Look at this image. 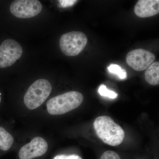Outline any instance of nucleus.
I'll list each match as a JSON object with an SVG mask.
<instances>
[{"mask_svg":"<svg viewBox=\"0 0 159 159\" xmlns=\"http://www.w3.org/2000/svg\"><path fill=\"white\" fill-rule=\"evenodd\" d=\"M93 126L99 139L107 145L112 146L120 145L125 138V132L108 116L97 117Z\"/></svg>","mask_w":159,"mask_h":159,"instance_id":"1","label":"nucleus"},{"mask_svg":"<svg viewBox=\"0 0 159 159\" xmlns=\"http://www.w3.org/2000/svg\"><path fill=\"white\" fill-rule=\"evenodd\" d=\"M84 100L81 93L71 91L51 98L47 103L48 112L52 115H63L79 107Z\"/></svg>","mask_w":159,"mask_h":159,"instance_id":"2","label":"nucleus"},{"mask_svg":"<svg viewBox=\"0 0 159 159\" xmlns=\"http://www.w3.org/2000/svg\"><path fill=\"white\" fill-rule=\"evenodd\" d=\"M52 91V87L48 80L39 79L33 83L24 97V102L30 110L37 108L46 101Z\"/></svg>","mask_w":159,"mask_h":159,"instance_id":"3","label":"nucleus"},{"mask_svg":"<svg viewBox=\"0 0 159 159\" xmlns=\"http://www.w3.org/2000/svg\"><path fill=\"white\" fill-rule=\"evenodd\" d=\"M88 39L85 34L79 31H73L62 34L59 41L61 52L67 56H77L87 45Z\"/></svg>","mask_w":159,"mask_h":159,"instance_id":"4","label":"nucleus"},{"mask_svg":"<svg viewBox=\"0 0 159 159\" xmlns=\"http://www.w3.org/2000/svg\"><path fill=\"white\" fill-rule=\"evenodd\" d=\"M43 6L37 0H16L11 3L10 11L15 17L26 19L34 17L39 14Z\"/></svg>","mask_w":159,"mask_h":159,"instance_id":"5","label":"nucleus"},{"mask_svg":"<svg viewBox=\"0 0 159 159\" xmlns=\"http://www.w3.org/2000/svg\"><path fill=\"white\" fill-rule=\"evenodd\" d=\"M21 46L16 41L6 39L0 45V68L12 65L22 55Z\"/></svg>","mask_w":159,"mask_h":159,"instance_id":"6","label":"nucleus"},{"mask_svg":"<svg viewBox=\"0 0 159 159\" xmlns=\"http://www.w3.org/2000/svg\"><path fill=\"white\" fill-rule=\"evenodd\" d=\"M155 56L150 51L143 49H137L129 52L126 55L127 64L135 70H146L154 62Z\"/></svg>","mask_w":159,"mask_h":159,"instance_id":"7","label":"nucleus"},{"mask_svg":"<svg viewBox=\"0 0 159 159\" xmlns=\"http://www.w3.org/2000/svg\"><path fill=\"white\" fill-rule=\"evenodd\" d=\"M48 149V144L46 140L41 137H35L20 148L19 157L20 159H32L43 155Z\"/></svg>","mask_w":159,"mask_h":159,"instance_id":"8","label":"nucleus"},{"mask_svg":"<svg viewBox=\"0 0 159 159\" xmlns=\"http://www.w3.org/2000/svg\"><path fill=\"white\" fill-rule=\"evenodd\" d=\"M135 14L141 18L154 16L159 13V0H139L134 8Z\"/></svg>","mask_w":159,"mask_h":159,"instance_id":"9","label":"nucleus"},{"mask_svg":"<svg viewBox=\"0 0 159 159\" xmlns=\"http://www.w3.org/2000/svg\"><path fill=\"white\" fill-rule=\"evenodd\" d=\"M145 79L152 85L159 84V62H153L146 69L145 73Z\"/></svg>","mask_w":159,"mask_h":159,"instance_id":"10","label":"nucleus"},{"mask_svg":"<svg viewBox=\"0 0 159 159\" xmlns=\"http://www.w3.org/2000/svg\"><path fill=\"white\" fill-rule=\"evenodd\" d=\"M13 138L3 127L0 126V149L4 151L9 150L13 143Z\"/></svg>","mask_w":159,"mask_h":159,"instance_id":"11","label":"nucleus"},{"mask_svg":"<svg viewBox=\"0 0 159 159\" xmlns=\"http://www.w3.org/2000/svg\"><path fill=\"white\" fill-rule=\"evenodd\" d=\"M107 70L110 73L118 75L120 79H125L126 78L127 74L126 71L118 65H111L107 67Z\"/></svg>","mask_w":159,"mask_h":159,"instance_id":"12","label":"nucleus"},{"mask_svg":"<svg viewBox=\"0 0 159 159\" xmlns=\"http://www.w3.org/2000/svg\"><path fill=\"white\" fill-rule=\"evenodd\" d=\"M98 91L100 96L109 97L110 99H115L118 97V94L114 91L108 89L104 84L100 86Z\"/></svg>","mask_w":159,"mask_h":159,"instance_id":"13","label":"nucleus"},{"mask_svg":"<svg viewBox=\"0 0 159 159\" xmlns=\"http://www.w3.org/2000/svg\"><path fill=\"white\" fill-rule=\"evenodd\" d=\"M100 159H121L117 152L113 151L108 150L105 152L100 157Z\"/></svg>","mask_w":159,"mask_h":159,"instance_id":"14","label":"nucleus"},{"mask_svg":"<svg viewBox=\"0 0 159 159\" xmlns=\"http://www.w3.org/2000/svg\"><path fill=\"white\" fill-rule=\"evenodd\" d=\"M53 159H82L81 157L77 155H72L66 156L65 155H60L54 157Z\"/></svg>","mask_w":159,"mask_h":159,"instance_id":"15","label":"nucleus"}]
</instances>
